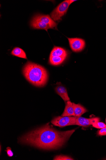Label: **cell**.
Here are the masks:
<instances>
[{"label": "cell", "mask_w": 106, "mask_h": 160, "mask_svg": "<svg viewBox=\"0 0 106 160\" xmlns=\"http://www.w3.org/2000/svg\"><path fill=\"white\" fill-rule=\"evenodd\" d=\"M75 132L58 131L48 123L23 136L19 141L41 149L56 150L62 147Z\"/></svg>", "instance_id": "cell-1"}, {"label": "cell", "mask_w": 106, "mask_h": 160, "mask_svg": "<svg viewBox=\"0 0 106 160\" xmlns=\"http://www.w3.org/2000/svg\"><path fill=\"white\" fill-rule=\"evenodd\" d=\"M23 73L26 80L34 86L43 87L47 82L48 74L47 71L42 66L28 62L23 69Z\"/></svg>", "instance_id": "cell-2"}, {"label": "cell", "mask_w": 106, "mask_h": 160, "mask_svg": "<svg viewBox=\"0 0 106 160\" xmlns=\"http://www.w3.org/2000/svg\"><path fill=\"white\" fill-rule=\"evenodd\" d=\"M69 0H66L59 4L50 14L51 17L54 21H59L68 9Z\"/></svg>", "instance_id": "cell-3"}, {"label": "cell", "mask_w": 106, "mask_h": 160, "mask_svg": "<svg viewBox=\"0 0 106 160\" xmlns=\"http://www.w3.org/2000/svg\"><path fill=\"white\" fill-rule=\"evenodd\" d=\"M76 116H58L54 118L51 122L53 125L59 127L76 125Z\"/></svg>", "instance_id": "cell-4"}, {"label": "cell", "mask_w": 106, "mask_h": 160, "mask_svg": "<svg viewBox=\"0 0 106 160\" xmlns=\"http://www.w3.org/2000/svg\"><path fill=\"white\" fill-rule=\"evenodd\" d=\"M70 47L75 52H79L82 51L85 47V40L78 38H68Z\"/></svg>", "instance_id": "cell-5"}, {"label": "cell", "mask_w": 106, "mask_h": 160, "mask_svg": "<svg viewBox=\"0 0 106 160\" xmlns=\"http://www.w3.org/2000/svg\"><path fill=\"white\" fill-rule=\"evenodd\" d=\"M33 18L49 25L52 29H57V24L48 15L37 14Z\"/></svg>", "instance_id": "cell-6"}, {"label": "cell", "mask_w": 106, "mask_h": 160, "mask_svg": "<svg viewBox=\"0 0 106 160\" xmlns=\"http://www.w3.org/2000/svg\"><path fill=\"white\" fill-rule=\"evenodd\" d=\"M100 118H86L81 117H77L76 120V125L86 127L93 125L94 123L99 122Z\"/></svg>", "instance_id": "cell-7"}, {"label": "cell", "mask_w": 106, "mask_h": 160, "mask_svg": "<svg viewBox=\"0 0 106 160\" xmlns=\"http://www.w3.org/2000/svg\"><path fill=\"white\" fill-rule=\"evenodd\" d=\"M58 85L55 88V92L60 97H61L65 102L70 101L66 88L62 85L61 83Z\"/></svg>", "instance_id": "cell-8"}, {"label": "cell", "mask_w": 106, "mask_h": 160, "mask_svg": "<svg viewBox=\"0 0 106 160\" xmlns=\"http://www.w3.org/2000/svg\"><path fill=\"white\" fill-rule=\"evenodd\" d=\"M31 25L34 28L44 30L48 32V29L51 28L48 25L33 18Z\"/></svg>", "instance_id": "cell-9"}, {"label": "cell", "mask_w": 106, "mask_h": 160, "mask_svg": "<svg viewBox=\"0 0 106 160\" xmlns=\"http://www.w3.org/2000/svg\"><path fill=\"white\" fill-rule=\"evenodd\" d=\"M67 51L64 49L61 48L55 47L51 52L50 57H67Z\"/></svg>", "instance_id": "cell-10"}, {"label": "cell", "mask_w": 106, "mask_h": 160, "mask_svg": "<svg viewBox=\"0 0 106 160\" xmlns=\"http://www.w3.org/2000/svg\"><path fill=\"white\" fill-rule=\"evenodd\" d=\"M63 116H75L74 112L73 103L70 101L66 103L64 112L62 115Z\"/></svg>", "instance_id": "cell-11"}, {"label": "cell", "mask_w": 106, "mask_h": 160, "mask_svg": "<svg viewBox=\"0 0 106 160\" xmlns=\"http://www.w3.org/2000/svg\"><path fill=\"white\" fill-rule=\"evenodd\" d=\"M75 116L80 117L84 113L87 112V110L80 104H75L73 103Z\"/></svg>", "instance_id": "cell-12"}, {"label": "cell", "mask_w": 106, "mask_h": 160, "mask_svg": "<svg viewBox=\"0 0 106 160\" xmlns=\"http://www.w3.org/2000/svg\"><path fill=\"white\" fill-rule=\"evenodd\" d=\"M66 57H50L49 62L54 66H57L61 64L66 59Z\"/></svg>", "instance_id": "cell-13"}, {"label": "cell", "mask_w": 106, "mask_h": 160, "mask_svg": "<svg viewBox=\"0 0 106 160\" xmlns=\"http://www.w3.org/2000/svg\"><path fill=\"white\" fill-rule=\"evenodd\" d=\"M11 54L14 56L23 59H27L25 53L24 51L19 48H15L11 52Z\"/></svg>", "instance_id": "cell-14"}, {"label": "cell", "mask_w": 106, "mask_h": 160, "mask_svg": "<svg viewBox=\"0 0 106 160\" xmlns=\"http://www.w3.org/2000/svg\"><path fill=\"white\" fill-rule=\"evenodd\" d=\"M54 160H74L70 157L63 155H59L56 156L53 159Z\"/></svg>", "instance_id": "cell-15"}, {"label": "cell", "mask_w": 106, "mask_h": 160, "mask_svg": "<svg viewBox=\"0 0 106 160\" xmlns=\"http://www.w3.org/2000/svg\"><path fill=\"white\" fill-rule=\"evenodd\" d=\"M93 126L98 129H101L106 127V125L102 122H97L93 125Z\"/></svg>", "instance_id": "cell-16"}, {"label": "cell", "mask_w": 106, "mask_h": 160, "mask_svg": "<svg viewBox=\"0 0 106 160\" xmlns=\"http://www.w3.org/2000/svg\"><path fill=\"white\" fill-rule=\"evenodd\" d=\"M98 134L99 136H106V127L101 128L99 130Z\"/></svg>", "instance_id": "cell-17"}, {"label": "cell", "mask_w": 106, "mask_h": 160, "mask_svg": "<svg viewBox=\"0 0 106 160\" xmlns=\"http://www.w3.org/2000/svg\"><path fill=\"white\" fill-rule=\"evenodd\" d=\"M7 152L8 156L9 157L13 156V153L10 147H8L7 148V150L5 151Z\"/></svg>", "instance_id": "cell-18"}, {"label": "cell", "mask_w": 106, "mask_h": 160, "mask_svg": "<svg viewBox=\"0 0 106 160\" xmlns=\"http://www.w3.org/2000/svg\"><path fill=\"white\" fill-rule=\"evenodd\" d=\"M76 1H74V0H70L69 1V5H70L72 4V3H73L74 2Z\"/></svg>", "instance_id": "cell-19"}, {"label": "cell", "mask_w": 106, "mask_h": 160, "mask_svg": "<svg viewBox=\"0 0 106 160\" xmlns=\"http://www.w3.org/2000/svg\"><path fill=\"white\" fill-rule=\"evenodd\" d=\"M105 121H106V120H105Z\"/></svg>", "instance_id": "cell-20"}]
</instances>
